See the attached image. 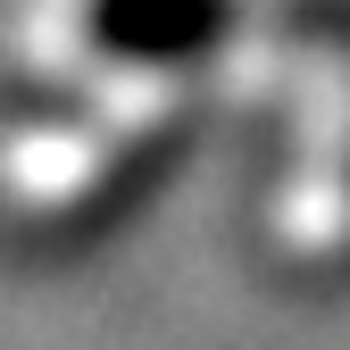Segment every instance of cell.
Returning <instances> with one entry per match:
<instances>
[{"instance_id":"obj_1","label":"cell","mask_w":350,"mask_h":350,"mask_svg":"<svg viewBox=\"0 0 350 350\" xmlns=\"http://www.w3.org/2000/svg\"><path fill=\"white\" fill-rule=\"evenodd\" d=\"M200 125V75L75 83V100L0 134V200L33 226H92L159 184Z\"/></svg>"},{"instance_id":"obj_3","label":"cell","mask_w":350,"mask_h":350,"mask_svg":"<svg viewBox=\"0 0 350 350\" xmlns=\"http://www.w3.org/2000/svg\"><path fill=\"white\" fill-rule=\"evenodd\" d=\"M234 33V0H51L33 17V67L59 83L200 75Z\"/></svg>"},{"instance_id":"obj_2","label":"cell","mask_w":350,"mask_h":350,"mask_svg":"<svg viewBox=\"0 0 350 350\" xmlns=\"http://www.w3.org/2000/svg\"><path fill=\"white\" fill-rule=\"evenodd\" d=\"M258 83L292 117L267 226H275L284 258L342 275L350 267V33L342 25H284L258 51Z\"/></svg>"}]
</instances>
